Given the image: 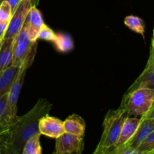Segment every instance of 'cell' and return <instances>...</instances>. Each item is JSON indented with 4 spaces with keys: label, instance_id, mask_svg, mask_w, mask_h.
<instances>
[{
    "label": "cell",
    "instance_id": "obj_8",
    "mask_svg": "<svg viewBox=\"0 0 154 154\" xmlns=\"http://www.w3.org/2000/svg\"><path fill=\"white\" fill-rule=\"evenodd\" d=\"M39 132L41 135L52 138H57L65 133L63 121L49 114L43 116L39 120Z\"/></svg>",
    "mask_w": 154,
    "mask_h": 154
},
{
    "label": "cell",
    "instance_id": "obj_28",
    "mask_svg": "<svg viewBox=\"0 0 154 154\" xmlns=\"http://www.w3.org/2000/svg\"><path fill=\"white\" fill-rule=\"evenodd\" d=\"M146 69H154V59L152 60H148L146 65Z\"/></svg>",
    "mask_w": 154,
    "mask_h": 154
},
{
    "label": "cell",
    "instance_id": "obj_4",
    "mask_svg": "<svg viewBox=\"0 0 154 154\" xmlns=\"http://www.w3.org/2000/svg\"><path fill=\"white\" fill-rule=\"evenodd\" d=\"M154 103V90L137 89L129 94L123 96L120 105L127 111L129 117H144Z\"/></svg>",
    "mask_w": 154,
    "mask_h": 154
},
{
    "label": "cell",
    "instance_id": "obj_27",
    "mask_svg": "<svg viewBox=\"0 0 154 154\" xmlns=\"http://www.w3.org/2000/svg\"><path fill=\"white\" fill-rule=\"evenodd\" d=\"M142 117H146V118H153L154 119V103L152 105V107L150 108V109L149 110L148 112Z\"/></svg>",
    "mask_w": 154,
    "mask_h": 154
},
{
    "label": "cell",
    "instance_id": "obj_9",
    "mask_svg": "<svg viewBox=\"0 0 154 154\" xmlns=\"http://www.w3.org/2000/svg\"><path fill=\"white\" fill-rule=\"evenodd\" d=\"M154 130V119L141 117V123L137 129L134 136L123 146L138 148V146L149 136Z\"/></svg>",
    "mask_w": 154,
    "mask_h": 154
},
{
    "label": "cell",
    "instance_id": "obj_2",
    "mask_svg": "<svg viewBox=\"0 0 154 154\" xmlns=\"http://www.w3.org/2000/svg\"><path fill=\"white\" fill-rule=\"evenodd\" d=\"M128 116L127 111L120 105L117 109L110 110L103 122V132L95 150L108 151L114 148L120 136L122 126Z\"/></svg>",
    "mask_w": 154,
    "mask_h": 154
},
{
    "label": "cell",
    "instance_id": "obj_25",
    "mask_svg": "<svg viewBox=\"0 0 154 154\" xmlns=\"http://www.w3.org/2000/svg\"><path fill=\"white\" fill-rule=\"evenodd\" d=\"M8 24V23H0V40H3L5 33L7 29Z\"/></svg>",
    "mask_w": 154,
    "mask_h": 154
},
{
    "label": "cell",
    "instance_id": "obj_11",
    "mask_svg": "<svg viewBox=\"0 0 154 154\" xmlns=\"http://www.w3.org/2000/svg\"><path fill=\"white\" fill-rule=\"evenodd\" d=\"M140 123H141V118L128 117L123 123L120 136L114 148L120 147L126 144L134 136Z\"/></svg>",
    "mask_w": 154,
    "mask_h": 154
},
{
    "label": "cell",
    "instance_id": "obj_10",
    "mask_svg": "<svg viewBox=\"0 0 154 154\" xmlns=\"http://www.w3.org/2000/svg\"><path fill=\"white\" fill-rule=\"evenodd\" d=\"M45 24L40 11L36 8V6H32L27 14L23 26L26 29L30 38L33 41L38 40L37 35L38 31Z\"/></svg>",
    "mask_w": 154,
    "mask_h": 154
},
{
    "label": "cell",
    "instance_id": "obj_1",
    "mask_svg": "<svg viewBox=\"0 0 154 154\" xmlns=\"http://www.w3.org/2000/svg\"><path fill=\"white\" fill-rule=\"evenodd\" d=\"M52 107V104L47 99H39L30 111L20 117L17 116L9 126L3 138L15 153L22 154L26 143L33 136L40 134L39 120L49 114Z\"/></svg>",
    "mask_w": 154,
    "mask_h": 154
},
{
    "label": "cell",
    "instance_id": "obj_7",
    "mask_svg": "<svg viewBox=\"0 0 154 154\" xmlns=\"http://www.w3.org/2000/svg\"><path fill=\"white\" fill-rule=\"evenodd\" d=\"M28 68L25 66H21L16 79L14 81L8 93V108L12 119V123L17 117V102L20 94L21 88L23 84L26 72ZM11 123V124H12Z\"/></svg>",
    "mask_w": 154,
    "mask_h": 154
},
{
    "label": "cell",
    "instance_id": "obj_14",
    "mask_svg": "<svg viewBox=\"0 0 154 154\" xmlns=\"http://www.w3.org/2000/svg\"><path fill=\"white\" fill-rule=\"evenodd\" d=\"M145 88L154 90V69H146L143 71L136 81L129 88L124 96L129 94L137 89Z\"/></svg>",
    "mask_w": 154,
    "mask_h": 154
},
{
    "label": "cell",
    "instance_id": "obj_24",
    "mask_svg": "<svg viewBox=\"0 0 154 154\" xmlns=\"http://www.w3.org/2000/svg\"><path fill=\"white\" fill-rule=\"evenodd\" d=\"M5 1H6L8 3L11 7V9L12 13H14V11L16 10V8H17V6L19 5L22 0H5Z\"/></svg>",
    "mask_w": 154,
    "mask_h": 154
},
{
    "label": "cell",
    "instance_id": "obj_13",
    "mask_svg": "<svg viewBox=\"0 0 154 154\" xmlns=\"http://www.w3.org/2000/svg\"><path fill=\"white\" fill-rule=\"evenodd\" d=\"M20 67L11 65L0 74V98L8 94Z\"/></svg>",
    "mask_w": 154,
    "mask_h": 154
},
{
    "label": "cell",
    "instance_id": "obj_30",
    "mask_svg": "<svg viewBox=\"0 0 154 154\" xmlns=\"http://www.w3.org/2000/svg\"><path fill=\"white\" fill-rule=\"evenodd\" d=\"M33 6H37L39 3V0H30Z\"/></svg>",
    "mask_w": 154,
    "mask_h": 154
},
{
    "label": "cell",
    "instance_id": "obj_26",
    "mask_svg": "<svg viewBox=\"0 0 154 154\" xmlns=\"http://www.w3.org/2000/svg\"><path fill=\"white\" fill-rule=\"evenodd\" d=\"M154 59V29L153 32V37H152L151 41V47H150V54L148 60H152Z\"/></svg>",
    "mask_w": 154,
    "mask_h": 154
},
{
    "label": "cell",
    "instance_id": "obj_31",
    "mask_svg": "<svg viewBox=\"0 0 154 154\" xmlns=\"http://www.w3.org/2000/svg\"><path fill=\"white\" fill-rule=\"evenodd\" d=\"M3 1H4V0H0V3H1L2 2H3Z\"/></svg>",
    "mask_w": 154,
    "mask_h": 154
},
{
    "label": "cell",
    "instance_id": "obj_16",
    "mask_svg": "<svg viewBox=\"0 0 154 154\" xmlns=\"http://www.w3.org/2000/svg\"><path fill=\"white\" fill-rule=\"evenodd\" d=\"M11 123L12 119L8 108V94H6L0 98V138L5 135Z\"/></svg>",
    "mask_w": 154,
    "mask_h": 154
},
{
    "label": "cell",
    "instance_id": "obj_15",
    "mask_svg": "<svg viewBox=\"0 0 154 154\" xmlns=\"http://www.w3.org/2000/svg\"><path fill=\"white\" fill-rule=\"evenodd\" d=\"M14 38L3 39L0 45V74L10 66L13 60Z\"/></svg>",
    "mask_w": 154,
    "mask_h": 154
},
{
    "label": "cell",
    "instance_id": "obj_33",
    "mask_svg": "<svg viewBox=\"0 0 154 154\" xmlns=\"http://www.w3.org/2000/svg\"><path fill=\"white\" fill-rule=\"evenodd\" d=\"M0 45H1V44H0Z\"/></svg>",
    "mask_w": 154,
    "mask_h": 154
},
{
    "label": "cell",
    "instance_id": "obj_12",
    "mask_svg": "<svg viewBox=\"0 0 154 154\" xmlns=\"http://www.w3.org/2000/svg\"><path fill=\"white\" fill-rule=\"evenodd\" d=\"M65 132L79 137H84L86 123L81 116L73 114L63 121Z\"/></svg>",
    "mask_w": 154,
    "mask_h": 154
},
{
    "label": "cell",
    "instance_id": "obj_22",
    "mask_svg": "<svg viewBox=\"0 0 154 154\" xmlns=\"http://www.w3.org/2000/svg\"><path fill=\"white\" fill-rule=\"evenodd\" d=\"M138 150L144 151H150L154 150V130L149 135V136L138 147Z\"/></svg>",
    "mask_w": 154,
    "mask_h": 154
},
{
    "label": "cell",
    "instance_id": "obj_6",
    "mask_svg": "<svg viewBox=\"0 0 154 154\" xmlns=\"http://www.w3.org/2000/svg\"><path fill=\"white\" fill-rule=\"evenodd\" d=\"M84 144V137L65 132L56 138L54 154H82Z\"/></svg>",
    "mask_w": 154,
    "mask_h": 154
},
{
    "label": "cell",
    "instance_id": "obj_21",
    "mask_svg": "<svg viewBox=\"0 0 154 154\" xmlns=\"http://www.w3.org/2000/svg\"><path fill=\"white\" fill-rule=\"evenodd\" d=\"M55 35L56 33L53 31L52 29H51L48 25L45 24L38 31L37 39H42V40L47 41V42H52L55 38Z\"/></svg>",
    "mask_w": 154,
    "mask_h": 154
},
{
    "label": "cell",
    "instance_id": "obj_20",
    "mask_svg": "<svg viewBox=\"0 0 154 154\" xmlns=\"http://www.w3.org/2000/svg\"><path fill=\"white\" fill-rule=\"evenodd\" d=\"M12 13L10 5L6 1L0 3V23H8L11 18Z\"/></svg>",
    "mask_w": 154,
    "mask_h": 154
},
{
    "label": "cell",
    "instance_id": "obj_5",
    "mask_svg": "<svg viewBox=\"0 0 154 154\" xmlns=\"http://www.w3.org/2000/svg\"><path fill=\"white\" fill-rule=\"evenodd\" d=\"M32 6L30 0H22L20 2L9 20L3 39L14 38L20 32L23 26L27 14Z\"/></svg>",
    "mask_w": 154,
    "mask_h": 154
},
{
    "label": "cell",
    "instance_id": "obj_23",
    "mask_svg": "<svg viewBox=\"0 0 154 154\" xmlns=\"http://www.w3.org/2000/svg\"><path fill=\"white\" fill-rule=\"evenodd\" d=\"M0 154H17L15 153L10 147H8V145L7 144V143L5 142V141L4 140V138H0Z\"/></svg>",
    "mask_w": 154,
    "mask_h": 154
},
{
    "label": "cell",
    "instance_id": "obj_32",
    "mask_svg": "<svg viewBox=\"0 0 154 154\" xmlns=\"http://www.w3.org/2000/svg\"><path fill=\"white\" fill-rule=\"evenodd\" d=\"M1 42H2V40H0V44H1Z\"/></svg>",
    "mask_w": 154,
    "mask_h": 154
},
{
    "label": "cell",
    "instance_id": "obj_3",
    "mask_svg": "<svg viewBox=\"0 0 154 154\" xmlns=\"http://www.w3.org/2000/svg\"><path fill=\"white\" fill-rule=\"evenodd\" d=\"M37 49V41L30 38L25 26L14 38L13 60L11 65L29 67L33 63Z\"/></svg>",
    "mask_w": 154,
    "mask_h": 154
},
{
    "label": "cell",
    "instance_id": "obj_17",
    "mask_svg": "<svg viewBox=\"0 0 154 154\" xmlns=\"http://www.w3.org/2000/svg\"><path fill=\"white\" fill-rule=\"evenodd\" d=\"M52 42L56 49L60 53H68L74 48V42L72 37L65 33H56Z\"/></svg>",
    "mask_w": 154,
    "mask_h": 154
},
{
    "label": "cell",
    "instance_id": "obj_19",
    "mask_svg": "<svg viewBox=\"0 0 154 154\" xmlns=\"http://www.w3.org/2000/svg\"><path fill=\"white\" fill-rule=\"evenodd\" d=\"M40 137L41 134H38L30 138L24 145L22 154H42Z\"/></svg>",
    "mask_w": 154,
    "mask_h": 154
},
{
    "label": "cell",
    "instance_id": "obj_29",
    "mask_svg": "<svg viewBox=\"0 0 154 154\" xmlns=\"http://www.w3.org/2000/svg\"><path fill=\"white\" fill-rule=\"evenodd\" d=\"M108 151H104V150H95L93 154H108Z\"/></svg>",
    "mask_w": 154,
    "mask_h": 154
},
{
    "label": "cell",
    "instance_id": "obj_18",
    "mask_svg": "<svg viewBox=\"0 0 154 154\" xmlns=\"http://www.w3.org/2000/svg\"><path fill=\"white\" fill-rule=\"evenodd\" d=\"M124 24L129 27L132 31L138 33L142 36L144 35L145 31V24L144 20L139 17L135 15H129L124 19Z\"/></svg>",
    "mask_w": 154,
    "mask_h": 154
}]
</instances>
